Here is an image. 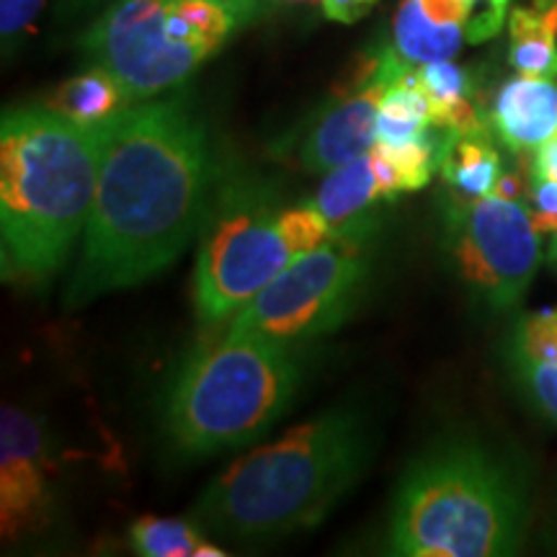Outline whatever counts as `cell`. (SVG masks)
Returning a JSON list of instances; mask_svg holds the SVG:
<instances>
[{"instance_id":"6da1fadb","label":"cell","mask_w":557,"mask_h":557,"mask_svg":"<svg viewBox=\"0 0 557 557\" xmlns=\"http://www.w3.org/2000/svg\"><path fill=\"white\" fill-rule=\"evenodd\" d=\"M96 199L65 302L78 308L148 282L201 233L214 199V152L186 94L156 96L96 124Z\"/></svg>"},{"instance_id":"7a4b0ae2","label":"cell","mask_w":557,"mask_h":557,"mask_svg":"<svg viewBox=\"0 0 557 557\" xmlns=\"http://www.w3.org/2000/svg\"><path fill=\"white\" fill-rule=\"evenodd\" d=\"M374 455L367 408L333 406L284 431L274 444L235 459L194 504L205 532L259 542L305 532L364 478Z\"/></svg>"},{"instance_id":"3957f363","label":"cell","mask_w":557,"mask_h":557,"mask_svg":"<svg viewBox=\"0 0 557 557\" xmlns=\"http://www.w3.org/2000/svg\"><path fill=\"white\" fill-rule=\"evenodd\" d=\"M101 163L99 127L54 109H9L0 124V259L5 278L47 282L86 235Z\"/></svg>"},{"instance_id":"277c9868","label":"cell","mask_w":557,"mask_h":557,"mask_svg":"<svg viewBox=\"0 0 557 557\" xmlns=\"http://www.w3.org/2000/svg\"><path fill=\"white\" fill-rule=\"evenodd\" d=\"M527 468L478 436H444L403 472L387 549L408 557L513 555L529 524Z\"/></svg>"},{"instance_id":"5b68a950","label":"cell","mask_w":557,"mask_h":557,"mask_svg":"<svg viewBox=\"0 0 557 557\" xmlns=\"http://www.w3.org/2000/svg\"><path fill=\"white\" fill-rule=\"evenodd\" d=\"M302 377V344L222 336L173 377L163 400L165 436L189 457L246 447L287 413Z\"/></svg>"},{"instance_id":"8992f818","label":"cell","mask_w":557,"mask_h":557,"mask_svg":"<svg viewBox=\"0 0 557 557\" xmlns=\"http://www.w3.org/2000/svg\"><path fill=\"white\" fill-rule=\"evenodd\" d=\"M282 218L278 197L253 181H233L214 191L199 233L194 278L199 320H230L299 259Z\"/></svg>"},{"instance_id":"52a82bcc","label":"cell","mask_w":557,"mask_h":557,"mask_svg":"<svg viewBox=\"0 0 557 557\" xmlns=\"http://www.w3.org/2000/svg\"><path fill=\"white\" fill-rule=\"evenodd\" d=\"M361 243L333 238L289 263L230 318L225 336L308 344L338 329L369 282V259Z\"/></svg>"},{"instance_id":"ba28073f","label":"cell","mask_w":557,"mask_h":557,"mask_svg":"<svg viewBox=\"0 0 557 557\" xmlns=\"http://www.w3.org/2000/svg\"><path fill=\"white\" fill-rule=\"evenodd\" d=\"M449 267L487 310H511L542 267V233L524 199L483 197L444 214Z\"/></svg>"},{"instance_id":"9c48e42d","label":"cell","mask_w":557,"mask_h":557,"mask_svg":"<svg viewBox=\"0 0 557 557\" xmlns=\"http://www.w3.org/2000/svg\"><path fill=\"white\" fill-rule=\"evenodd\" d=\"M81 50L122 83L129 103L181 88L207 62L171 37L165 0H114L83 34Z\"/></svg>"},{"instance_id":"30bf717a","label":"cell","mask_w":557,"mask_h":557,"mask_svg":"<svg viewBox=\"0 0 557 557\" xmlns=\"http://www.w3.org/2000/svg\"><path fill=\"white\" fill-rule=\"evenodd\" d=\"M410 67L416 65L400 58L395 47L369 52L344 94H338V99L305 132L297 148L299 165L325 176L338 165L372 150V145L377 143L380 103L389 86Z\"/></svg>"},{"instance_id":"8fae6325","label":"cell","mask_w":557,"mask_h":557,"mask_svg":"<svg viewBox=\"0 0 557 557\" xmlns=\"http://www.w3.org/2000/svg\"><path fill=\"white\" fill-rule=\"evenodd\" d=\"M54 508L52 455L45 429L21 408L0 413V532L21 542L50 527Z\"/></svg>"},{"instance_id":"7c38bea8","label":"cell","mask_w":557,"mask_h":557,"mask_svg":"<svg viewBox=\"0 0 557 557\" xmlns=\"http://www.w3.org/2000/svg\"><path fill=\"white\" fill-rule=\"evenodd\" d=\"M400 194L406 191L393 163L377 145H372V150L364 156L325 173L312 205L331 222L333 238L364 240L372 227V218H377L372 212L374 205L400 197Z\"/></svg>"},{"instance_id":"4fadbf2b","label":"cell","mask_w":557,"mask_h":557,"mask_svg":"<svg viewBox=\"0 0 557 557\" xmlns=\"http://www.w3.org/2000/svg\"><path fill=\"white\" fill-rule=\"evenodd\" d=\"M506 367L527 406L557 429V308L513 323L506 336Z\"/></svg>"},{"instance_id":"5bb4252c","label":"cell","mask_w":557,"mask_h":557,"mask_svg":"<svg viewBox=\"0 0 557 557\" xmlns=\"http://www.w3.org/2000/svg\"><path fill=\"white\" fill-rule=\"evenodd\" d=\"M487 124L508 150H537L557 129V81L517 75L498 90Z\"/></svg>"},{"instance_id":"9a60e30c","label":"cell","mask_w":557,"mask_h":557,"mask_svg":"<svg viewBox=\"0 0 557 557\" xmlns=\"http://www.w3.org/2000/svg\"><path fill=\"white\" fill-rule=\"evenodd\" d=\"M438 173L447 184L451 205H468V201L491 197L504 173V160L493 145L491 132L444 129Z\"/></svg>"},{"instance_id":"2e32d148","label":"cell","mask_w":557,"mask_h":557,"mask_svg":"<svg viewBox=\"0 0 557 557\" xmlns=\"http://www.w3.org/2000/svg\"><path fill=\"white\" fill-rule=\"evenodd\" d=\"M416 83L426 96L436 129L480 132L491 127L472 101V78L465 67L451 60L416 65Z\"/></svg>"},{"instance_id":"e0dca14e","label":"cell","mask_w":557,"mask_h":557,"mask_svg":"<svg viewBox=\"0 0 557 557\" xmlns=\"http://www.w3.org/2000/svg\"><path fill=\"white\" fill-rule=\"evenodd\" d=\"M508 65L519 75L557 81V0H537L508 16Z\"/></svg>"},{"instance_id":"ac0fdd59","label":"cell","mask_w":557,"mask_h":557,"mask_svg":"<svg viewBox=\"0 0 557 557\" xmlns=\"http://www.w3.org/2000/svg\"><path fill=\"white\" fill-rule=\"evenodd\" d=\"M465 39H468V26L438 21L418 0L400 3L393 24V47L410 65L451 60Z\"/></svg>"},{"instance_id":"d6986e66","label":"cell","mask_w":557,"mask_h":557,"mask_svg":"<svg viewBox=\"0 0 557 557\" xmlns=\"http://www.w3.org/2000/svg\"><path fill=\"white\" fill-rule=\"evenodd\" d=\"M47 107L60 111L67 120L94 127V124L107 122L114 114H120L124 107H129V99L122 83L107 67L90 65L62 83Z\"/></svg>"},{"instance_id":"ffe728a7","label":"cell","mask_w":557,"mask_h":557,"mask_svg":"<svg viewBox=\"0 0 557 557\" xmlns=\"http://www.w3.org/2000/svg\"><path fill=\"white\" fill-rule=\"evenodd\" d=\"M434 129L431 109L423 90L416 83V67L389 86L377 111V143L406 145Z\"/></svg>"},{"instance_id":"44dd1931","label":"cell","mask_w":557,"mask_h":557,"mask_svg":"<svg viewBox=\"0 0 557 557\" xmlns=\"http://www.w3.org/2000/svg\"><path fill=\"white\" fill-rule=\"evenodd\" d=\"M205 529L197 521L143 517L129 527L132 549L143 557H222L218 545L205 540Z\"/></svg>"},{"instance_id":"7402d4cb","label":"cell","mask_w":557,"mask_h":557,"mask_svg":"<svg viewBox=\"0 0 557 557\" xmlns=\"http://www.w3.org/2000/svg\"><path fill=\"white\" fill-rule=\"evenodd\" d=\"M529 212L542 235L557 238V178L529 176Z\"/></svg>"},{"instance_id":"603a6c76","label":"cell","mask_w":557,"mask_h":557,"mask_svg":"<svg viewBox=\"0 0 557 557\" xmlns=\"http://www.w3.org/2000/svg\"><path fill=\"white\" fill-rule=\"evenodd\" d=\"M45 9V0H0V34L3 50L11 52L21 34H24Z\"/></svg>"},{"instance_id":"cb8c5ba5","label":"cell","mask_w":557,"mask_h":557,"mask_svg":"<svg viewBox=\"0 0 557 557\" xmlns=\"http://www.w3.org/2000/svg\"><path fill=\"white\" fill-rule=\"evenodd\" d=\"M472 18L468 29L470 45L493 39L504 29L508 16V0H470Z\"/></svg>"},{"instance_id":"d4e9b609","label":"cell","mask_w":557,"mask_h":557,"mask_svg":"<svg viewBox=\"0 0 557 557\" xmlns=\"http://www.w3.org/2000/svg\"><path fill=\"white\" fill-rule=\"evenodd\" d=\"M377 3L380 0H323V13L338 24H357Z\"/></svg>"},{"instance_id":"484cf974","label":"cell","mask_w":557,"mask_h":557,"mask_svg":"<svg viewBox=\"0 0 557 557\" xmlns=\"http://www.w3.org/2000/svg\"><path fill=\"white\" fill-rule=\"evenodd\" d=\"M532 176L557 178V129L540 145L537 150H534Z\"/></svg>"},{"instance_id":"4316f807","label":"cell","mask_w":557,"mask_h":557,"mask_svg":"<svg viewBox=\"0 0 557 557\" xmlns=\"http://www.w3.org/2000/svg\"><path fill=\"white\" fill-rule=\"evenodd\" d=\"M107 3V0H60V16L62 18H75L81 13L94 11L96 5Z\"/></svg>"},{"instance_id":"83f0119b","label":"cell","mask_w":557,"mask_h":557,"mask_svg":"<svg viewBox=\"0 0 557 557\" xmlns=\"http://www.w3.org/2000/svg\"><path fill=\"white\" fill-rule=\"evenodd\" d=\"M269 5H305V3H315V0H267ZM323 3V0H320Z\"/></svg>"},{"instance_id":"f1b7e54d","label":"cell","mask_w":557,"mask_h":557,"mask_svg":"<svg viewBox=\"0 0 557 557\" xmlns=\"http://www.w3.org/2000/svg\"><path fill=\"white\" fill-rule=\"evenodd\" d=\"M549 259L557 261V238H553V253H549Z\"/></svg>"},{"instance_id":"f546056e","label":"cell","mask_w":557,"mask_h":557,"mask_svg":"<svg viewBox=\"0 0 557 557\" xmlns=\"http://www.w3.org/2000/svg\"><path fill=\"white\" fill-rule=\"evenodd\" d=\"M545 3H549V0H545Z\"/></svg>"}]
</instances>
